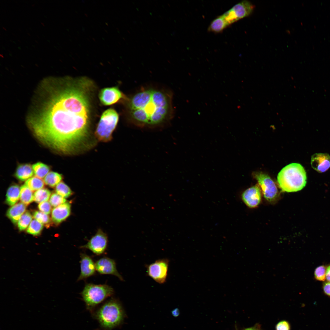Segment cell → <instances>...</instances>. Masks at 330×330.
Returning a JSON list of instances; mask_svg holds the SVG:
<instances>
[{
    "label": "cell",
    "mask_w": 330,
    "mask_h": 330,
    "mask_svg": "<svg viewBox=\"0 0 330 330\" xmlns=\"http://www.w3.org/2000/svg\"><path fill=\"white\" fill-rule=\"evenodd\" d=\"M28 123L42 143L59 153H71L86 135L90 115L83 83L55 82Z\"/></svg>",
    "instance_id": "6da1fadb"
},
{
    "label": "cell",
    "mask_w": 330,
    "mask_h": 330,
    "mask_svg": "<svg viewBox=\"0 0 330 330\" xmlns=\"http://www.w3.org/2000/svg\"><path fill=\"white\" fill-rule=\"evenodd\" d=\"M127 106L130 121L141 128L161 127L172 117V97L163 90H141L129 99Z\"/></svg>",
    "instance_id": "7a4b0ae2"
},
{
    "label": "cell",
    "mask_w": 330,
    "mask_h": 330,
    "mask_svg": "<svg viewBox=\"0 0 330 330\" xmlns=\"http://www.w3.org/2000/svg\"><path fill=\"white\" fill-rule=\"evenodd\" d=\"M306 180V173L304 167L296 163L285 166L277 176V181L282 191L287 192L301 190L305 186Z\"/></svg>",
    "instance_id": "3957f363"
},
{
    "label": "cell",
    "mask_w": 330,
    "mask_h": 330,
    "mask_svg": "<svg viewBox=\"0 0 330 330\" xmlns=\"http://www.w3.org/2000/svg\"><path fill=\"white\" fill-rule=\"evenodd\" d=\"M124 316L121 304L115 299L106 302L95 313V317L101 327L105 330H111L119 326Z\"/></svg>",
    "instance_id": "277c9868"
},
{
    "label": "cell",
    "mask_w": 330,
    "mask_h": 330,
    "mask_svg": "<svg viewBox=\"0 0 330 330\" xmlns=\"http://www.w3.org/2000/svg\"><path fill=\"white\" fill-rule=\"evenodd\" d=\"M114 292L112 288L107 284H88L85 286L81 295L87 308L91 312L97 305L112 295Z\"/></svg>",
    "instance_id": "5b68a950"
},
{
    "label": "cell",
    "mask_w": 330,
    "mask_h": 330,
    "mask_svg": "<svg viewBox=\"0 0 330 330\" xmlns=\"http://www.w3.org/2000/svg\"><path fill=\"white\" fill-rule=\"evenodd\" d=\"M118 113L114 109L109 108L102 114L95 131L98 139L103 142L109 141L112 134L116 128L119 120Z\"/></svg>",
    "instance_id": "8992f818"
},
{
    "label": "cell",
    "mask_w": 330,
    "mask_h": 330,
    "mask_svg": "<svg viewBox=\"0 0 330 330\" xmlns=\"http://www.w3.org/2000/svg\"><path fill=\"white\" fill-rule=\"evenodd\" d=\"M252 174L257 181L264 198L269 202L274 201L277 196L278 190L273 181L267 174L261 172H254Z\"/></svg>",
    "instance_id": "52a82bcc"
},
{
    "label": "cell",
    "mask_w": 330,
    "mask_h": 330,
    "mask_svg": "<svg viewBox=\"0 0 330 330\" xmlns=\"http://www.w3.org/2000/svg\"><path fill=\"white\" fill-rule=\"evenodd\" d=\"M169 262V260L166 258L156 260L147 266V274L157 283H164L167 277Z\"/></svg>",
    "instance_id": "ba28073f"
},
{
    "label": "cell",
    "mask_w": 330,
    "mask_h": 330,
    "mask_svg": "<svg viewBox=\"0 0 330 330\" xmlns=\"http://www.w3.org/2000/svg\"><path fill=\"white\" fill-rule=\"evenodd\" d=\"M108 244L107 235L101 229H99L87 243L81 247V248L87 249L95 254L101 255L105 251Z\"/></svg>",
    "instance_id": "9c48e42d"
},
{
    "label": "cell",
    "mask_w": 330,
    "mask_h": 330,
    "mask_svg": "<svg viewBox=\"0 0 330 330\" xmlns=\"http://www.w3.org/2000/svg\"><path fill=\"white\" fill-rule=\"evenodd\" d=\"M96 270L100 273L115 276L121 281L123 279L117 270L114 260L104 257L98 260L95 263Z\"/></svg>",
    "instance_id": "30bf717a"
},
{
    "label": "cell",
    "mask_w": 330,
    "mask_h": 330,
    "mask_svg": "<svg viewBox=\"0 0 330 330\" xmlns=\"http://www.w3.org/2000/svg\"><path fill=\"white\" fill-rule=\"evenodd\" d=\"M242 200L245 204L250 208L257 207L261 199V188L258 184L244 191L241 195Z\"/></svg>",
    "instance_id": "8fae6325"
},
{
    "label": "cell",
    "mask_w": 330,
    "mask_h": 330,
    "mask_svg": "<svg viewBox=\"0 0 330 330\" xmlns=\"http://www.w3.org/2000/svg\"><path fill=\"white\" fill-rule=\"evenodd\" d=\"M124 97L123 93L116 87L104 88L99 94L101 102L105 105L113 104Z\"/></svg>",
    "instance_id": "7c38bea8"
},
{
    "label": "cell",
    "mask_w": 330,
    "mask_h": 330,
    "mask_svg": "<svg viewBox=\"0 0 330 330\" xmlns=\"http://www.w3.org/2000/svg\"><path fill=\"white\" fill-rule=\"evenodd\" d=\"M312 167L320 173H323L330 167V156L327 153H316L311 157Z\"/></svg>",
    "instance_id": "4fadbf2b"
},
{
    "label": "cell",
    "mask_w": 330,
    "mask_h": 330,
    "mask_svg": "<svg viewBox=\"0 0 330 330\" xmlns=\"http://www.w3.org/2000/svg\"><path fill=\"white\" fill-rule=\"evenodd\" d=\"M80 257L81 273L78 278V281L93 275L96 270L95 264L89 256L85 254L81 253Z\"/></svg>",
    "instance_id": "5bb4252c"
},
{
    "label": "cell",
    "mask_w": 330,
    "mask_h": 330,
    "mask_svg": "<svg viewBox=\"0 0 330 330\" xmlns=\"http://www.w3.org/2000/svg\"><path fill=\"white\" fill-rule=\"evenodd\" d=\"M71 212V204L65 202L53 209L52 220L55 224L58 225L66 220L70 215Z\"/></svg>",
    "instance_id": "9a60e30c"
},
{
    "label": "cell",
    "mask_w": 330,
    "mask_h": 330,
    "mask_svg": "<svg viewBox=\"0 0 330 330\" xmlns=\"http://www.w3.org/2000/svg\"><path fill=\"white\" fill-rule=\"evenodd\" d=\"M254 8V6L249 2L244 0L235 5L230 9L239 20L249 16Z\"/></svg>",
    "instance_id": "2e32d148"
},
{
    "label": "cell",
    "mask_w": 330,
    "mask_h": 330,
    "mask_svg": "<svg viewBox=\"0 0 330 330\" xmlns=\"http://www.w3.org/2000/svg\"><path fill=\"white\" fill-rule=\"evenodd\" d=\"M26 205L19 203L12 206L6 212L7 217L14 224H16L26 209Z\"/></svg>",
    "instance_id": "e0dca14e"
},
{
    "label": "cell",
    "mask_w": 330,
    "mask_h": 330,
    "mask_svg": "<svg viewBox=\"0 0 330 330\" xmlns=\"http://www.w3.org/2000/svg\"><path fill=\"white\" fill-rule=\"evenodd\" d=\"M34 173L32 166L30 164H23L17 167L15 176L19 180L23 181L31 177Z\"/></svg>",
    "instance_id": "ac0fdd59"
},
{
    "label": "cell",
    "mask_w": 330,
    "mask_h": 330,
    "mask_svg": "<svg viewBox=\"0 0 330 330\" xmlns=\"http://www.w3.org/2000/svg\"><path fill=\"white\" fill-rule=\"evenodd\" d=\"M20 188L16 185H12L8 188L6 195V203L13 206L17 203L20 198Z\"/></svg>",
    "instance_id": "d6986e66"
},
{
    "label": "cell",
    "mask_w": 330,
    "mask_h": 330,
    "mask_svg": "<svg viewBox=\"0 0 330 330\" xmlns=\"http://www.w3.org/2000/svg\"><path fill=\"white\" fill-rule=\"evenodd\" d=\"M20 200L22 203L28 205L34 201L32 191L25 184L20 187Z\"/></svg>",
    "instance_id": "ffe728a7"
},
{
    "label": "cell",
    "mask_w": 330,
    "mask_h": 330,
    "mask_svg": "<svg viewBox=\"0 0 330 330\" xmlns=\"http://www.w3.org/2000/svg\"><path fill=\"white\" fill-rule=\"evenodd\" d=\"M228 25L221 16H220L213 20L209 26V31L215 32H219L222 31Z\"/></svg>",
    "instance_id": "44dd1931"
},
{
    "label": "cell",
    "mask_w": 330,
    "mask_h": 330,
    "mask_svg": "<svg viewBox=\"0 0 330 330\" xmlns=\"http://www.w3.org/2000/svg\"><path fill=\"white\" fill-rule=\"evenodd\" d=\"M61 175L53 171L49 172L44 179V183L51 187H54L59 184L62 180Z\"/></svg>",
    "instance_id": "7402d4cb"
},
{
    "label": "cell",
    "mask_w": 330,
    "mask_h": 330,
    "mask_svg": "<svg viewBox=\"0 0 330 330\" xmlns=\"http://www.w3.org/2000/svg\"><path fill=\"white\" fill-rule=\"evenodd\" d=\"M32 167L36 176L41 179L45 178L50 170L48 166L40 162L33 164Z\"/></svg>",
    "instance_id": "603a6c76"
},
{
    "label": "cell",
    "mask_w": 330,
    "mask_h": 330,
    "mask_svg": "<svg viewBox=\"0 0 330 330\" xmlns=\"http://www.w3.org/2000/svg\"><path fill=\"white\" fill-rule=\"evenodd\" d=\"M51 194V192L46 188H42L34 193V201L37 203L47 201Z\"/></svg>",
    "instance_id": "cb8c5ba5"
},
{
    "label": "cell",
    "mask_w": 330,
    "mask_h": 330,
    "mask_svg": "<svg viewBox=\"0 0 330 330\" xmlns=\"http://www.w3.org/2000/svg\"><path fill=\"white\" fill-rule=\"evenodd\" d=\"M44 182L37 177H31L27 180L25 185L32 191H37L43 188Z\"/></svg>",
    "instance_id": "d4e9b609"
},
{
    "label": "cell",
    "mask_w": 330,
    "mask_h": 330,
    "mask_svg": "<svg viewBox=\"0 0 330 330\" xmlns=\"http://www.w3.org/2000/svg\"><path fill=\"white\" fill-rule=\"evenodd\" d=\"M43 228V225L35 219L33 220L28 227L27 232L33 236L40 235Z\"/></svg>",
    "instance_id": "484cf974"
},
{
    "label": "cell",
    "mask_w": 330,
    "mask_h": 330,
    "mask_svg": "<svg viewBox=\"0 0 330 330\" xmlns=\"http://www.w3.org/2000/svg\"><path fill=\"white\" fill-rule=\"evenodd\" d=\"M32 216L28 211H26L21 216L18 222V227L20 231H22L28 227L32 221Z\"/></svg>",
    "instance_id": "4316f807"
},
{
    "label": "cell",
    "mask_w": 330,
    "mask_h": 330,
    "mask_svg": "<svg viewBox=\"0 0 330 330\" xmlns=\"http://www.w3.org/2000/svg\"><path fill=\"white\" fill-rule=\"evenodd\" d=\"M55 191L56 193L64 198H67L72 194L70 188L65 183L61 182L56 186Z\"/></svg>",
    "instance_id": "83f0119b"
},
{
    "label": "cell",
    "mask_w": 330,
    "mask_h": 330,
    "mask_svg": "<svg viewBox=\"0 0 330 330\" xmlns=\"http://www.w3.org/2000/svg\"><path fill=\"white\" fill-rule=\"evenodd\" d=\"M33 217L47 227H49L51 224V220L49 215L41 211H35L33 213Z\"/></svg>",
    "instance_id": "f1b7e54d"
},
{
    "label": "cell",
    "mask_w": 330,
    "mask_h": 330,
    "mask_svg": "<svg viewBox=\"0 0 330 330\" xmlns=\"http://www.w3.org/2000/svg\"><path fill=\"white\" fill-rule=\"evenodd\" d=\"M66 201L64 198L56 193H53L50 196L49 202L51 205L54 207H57Z\"/></svg>",
    "instance_id": "f546056e"
},
{
    "label": "cell",
    "mask_w": 330,
    "mask_h": 330,
    "mask_svg": "<svg viewBox=\"0 0 330 330\" xmlns=\"http://www.w3.org/2000/svg\"><path fill=\"white\" fill-rule=\"evenodd\" d=\"M326 268L324 265L317 267L314 272L315 279L320 281H324L326 279Z\"/></svg>",
    "instance_id": "4dcf8cb0"
},
{
    "label": "cell",
    "mask_w": 330,
    "mask_h": 330,
    "mask_svg": "<svg viewBox=\"0 0 330 330\" xmlns=\"http://www.w3.org/2000/svg\"><path fill=\"white\" fill-rule=\"evenodd\" d=\"M39 210L47 215L50 214L51 210V205L48 201H45L39 203L38 206Z\"/></svg>",
    "instance_id": "1f68e13d"
},
{
    "label": "cell",
    "mask_w": 330,
    "mask_h": 330,
    "mask_svg": "<svg viewBox=\"0 0 330 330\" xmlns=\"http://www.w3.org/2000/svg\"><path fill=\"white\" fill-rule=\"evenodd\" d=\"M276 328V330H290V326L287 321H282L277 324Z\"/></svg>",
    "instance_id": "d6a6232c"
},
{
    "label": "cell",
    "mask_w": 330,
    "mask_h": 330,
    "mask_svg": "<svg viewBox=\"0 0 330 330\" xmlns=\"http://www.w3.org/2000/svg\"><path fill=\"white\" fill-rule=\"evenodd\" d=\"M323 288L324 293L330 296V282H324L323 284Z\"/></svg>",
    "instance_id": "836d02e7"
},
{
    "label": "cell",
    "mask_w": 330,
    "mask_h": 330,
    "mask_svg": "<svg viewBox=\"0 0 330 330\" xmlns=\"http://www.w3.org/2000/svg\"><path fill=\"white\" fill-rule=\"evenodd\" d=\"M326 279L327 281L330 282V265L326 268Z\"/></svg>",
    "instance_id": "e575fe53"
},
{
    "label": "cell",
    "mask_w": 330,
    "mask_h": 330,
    "mask_svg": "<svg viewBox=\"0 0 330 330\" xmlns=\"http://www.w3.org/2000/svg\"><path fill=\"white\" fill-rule=\"evenodd\" d=\"M172 315L175 317H177L180 314L178 308H175L171 311Z\"/></svg>",
    "instance_id": "d590c367"
},
{
    "label": "cell",
    "mask_w": 330,
    "mask_h": 330,
    "mask_svg": "<svg viewBox=\"0 0 330 330\" xmlns=\"http://www.w3.org/2000/svg\"><path fill=\"white\" fill-rule=\"evenodd\" d=\"M244 330H260L259 327L257 325H255L251 327L246 328Z\"/></svg>",
    "instance_id": "8d00e7d4"
},
{
    "label": "cell",
    "mask_w": 330,
    "mask_h": 330,
    "mask_svg": "<svg viewBox=\"0 0 330 330\" xmlns=\"http://www.w3.org/2000/svg\"><path fill=\"white\" fill-rule=\"evenodd\" d=\"M0 56H1V57H3V56H2V55H1V54H0Z\"/></svg>",
    "instance_id": "74e56055"
}]
</instances>
